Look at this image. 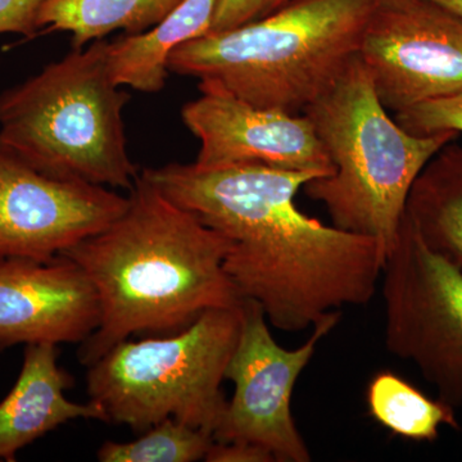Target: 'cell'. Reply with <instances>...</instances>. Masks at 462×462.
Listing matches in <instances>:
<instances>
[{"label":"cell","mask_w":462,"mask_h":462,"mask_svg":"<svg viewBox=\"0 0 462 462\" xmlns=\"http://www.w3.org/2000/svg\"><path fill=\"white\" fill-rule=\"evenodd\" d=\"M42 3L44 0H0V35L21 33L26 39L38 35Z\"/></svg>","instance_id":"cell-21"},{"label":"cell","mask_w":462,"mask_h":462,"mask_svg":"<svg viewBox=\"0 0 462 462\" xmlns=\"http://www.w3.org/2000/svg\"><path fill=\"white\" fill-rule=\"evenodd\" d=\"M199 88V98L181 111L185 126L200 143L197 165L252 163L321 178L334 172L329 154L305 114L257 107L211 85Z\"/></svg>","instance_id":"cell-11"},{"label":"cell","mask_w":462,"mask_h":462,"mask_svg":"<svg viewBox=\"0 0 462 462\" xmlns=\"http://www.w3.org/2000/svg\"><path fill=\"white\" fill-rule=\"evenodd\" d=\"M293 0H218L208 32H227L281 11Z\"/></svg>","instance_id":"cell-20"},{"label":"cell","mask_w":462,"mask_h":462,"mask_svg":"<svg viewBox=\"0 0 462 462\" xmlns=\"http://www.w3.org/2000/svg\"><path fill=\"white\" fill-rule=\"evenodd\" d=\"M394 120L413 135L462 133V91L398 112Z\"/></svg>","instance_id":"cell-19"},{"label":"cell","mask_w":462,"mask_h":462,"mask_svg":"<svg viewBox=\"0 0 462 462\" xmlns=\"http://www.w3.org/2000/svg\"><path fill=\"white\" fill-rule=\"evenodd\" d=\"M358 57L388 111L462 91V18L430 0L376 2Z\"/></svg>","instance_id":"cell-9"},{"label":"cell","mask_w":462,"mask_h":462,"mask_svg":"<svg viewBox=\"0 0 462 462\" xmlns=\"http://www.w3.org/2000/svg\"><path fill=\"white\" fill-rule=\"evenodd\" d=\"M303 114L334 166L331 175L307 182L303 191L324 205L334 226L378 240L388 256L413 182L458 134L406 132L380 102L358 56Z\"/></svg>","instance_id":"cell-4"},{"label":"cell","mask_w":462,"mask_h":462,"mask_svg":"<svg viewBox=\"0 0 462 462\" xmlns=\"http://www.w3.org/2000/svg\"><path fill=\"white\" fill-rule=\"evenodd\" d=\"M406 216L425 245L462 273V145L449 143L422 169Z\"/></svg>","instance_id":"cell-15"},{"label":"cell","mask_w":462,"mask_h":462,"mask_svg":"<svg viewBox=\"0 0 462 462\" xmlns=\"http://www.w3.org/2000/svg\"><path fill=\"white\" fill-rule=\"evenodd\" d=\"M181 0H44L39 27L44 32H72L74 50L123 30L126 35L158 25Z\"/></svg>","instance_id":"cell-16"},{"label":"cell","mask_w":462,"mask_h":462,"mask_svg":"<svg viewBox=\"0 0 462 462\" xmlns=\"http://www.w3.org/2000/svg\"><path fill=\"white\" fill-rule=\"evenodd\" d=\"M72 379L58 365L51 343L25 346L23 363L14 388L0 402V461L14 462L21 449L76 419L105 421L94 402L67 400Z\"/></svg>","instance_id":"cell-13"},{"label":"cell","mask_w":462,"mask_h":462,"mask_svg":"<svg viewBox=\"0 0 462 462\" xmlns=\"http://www.w3.org/2000/svg\"><path fill=\"white\" fill-rule=\"evenodd\" d=\"M430 2L436 3L439 7L445 8L456 16L462 18V0H430Z\"/></svg>","instance_id":"cell-23"},{"label":"cell","mask_w":462,"mask_h":462,"mask_svg":"<svg viewBox=\"0 0 462 462\" xmlns=\"http://www.w3.org/2000/svg\"><path fill=\"white\" fill-rule=\"evenodd\" d=\"M98 322L96 289L71 258H0V354L18 345L83 343Z\"/></svg>","instance_id":"cell-12"},{"label":"cell","mask_w":462,"mask_h":462,"mask_svg":"<svg viewBox=\"0 0 462 462\" xmlns=\"http://www.w3.org/2000/svg\"><path fill=\"white\" fill-rule=\"evenodd\" d=\"M207 462H276L269 451L249 443H212L207 452Z\"/></svg>","instance_id":"cell-22"},{"label":"cell","mask_w":462,"mask_h":462,"mask_svg":"<svg viewBox=\"0 0 462 462\" xmlns=\"http://www.w3.org/2000/svg\"><path fill=\"white\" fill-rule=\"evenodd\" d=\"M141 176L227 239L225 272L276 329H312L375 296L387 258L378 240L328 226L296 205L298 191L318 173L193 162Z\"/></svg>","instance_id":"cell-1"},{"label":"cell","mask_w":462,"mask_h":462,"mask_svg":"<svg viewBox=\"0 0 462 462\" xmlns=\"http://www.w3.org/2000/svg\"><path fill=\"white\" fill-rule=\"evenodd\" d=\"M242 322L243 303L208 310L171 336L118 343L89 366L91 402L106 422L138 433L175 419L214 434L226 409L221 384Z\"/></svg>","instance_id":"cell-6"},{"label":"cell","mask_w":462,"mask_h":462,"mask_svg":"<svg viewBox=\"0 0 462 462\" xmlns=\"http://www.w3.org/2000/svg\"><path fill=\"white\" fill-rule=\"evenodd\" d=\"M109 42L69 51L0 93V144L36 171L130 190L139 173L127 153L130 94L108 67Z\"/></svg>","instance_id":"cell-5"},{"label":"cell","mask_w":462,"mask_h":462,"mask_svg":"<svg viewBox=\"0 0 462 462\" xmlns=\"http://www.w3.org/2000/svg\"><path fill=\"white\" fill-rule=\"evenodd\" d=\"M127 207L129 197L51 178L0 144V258L51 260L105 230Z\"/></svg>","instance_id":"cell-10"},{"label":"cell","mask_w":462,"mask_h":462,"mask_svg":"<svg viewBox=\"0 0 462 462\" xmlns=\"http://www.w3.org/2000/svg\"><path fill=\"white\" fill-rule=\"evenodd\" d=\"M376 0H293L281 11L207 32L170 54V72L257 107L300 115L360 53Z\"/></svg>","instance_id":"cell-3"},{"label":"cell","mask_w":462,"mask_h":462,"mask_svg":"<svg viewBox=\"0 0 462 462\" xmlns=\"http://www.w3.org/2000/svg\"><path fill=\"white\" fill-rule=\"evenodd\" d=\"M369 413L394 436L433 442L443 425L458 430L454 407L433 400L392 372L376 374L367 388Z\"/></svg>","instance_id":"cell-17"},{"label":"cell","mask_w":462,"mask_h":462,"mask_svg":"<svg viewBox=\"0 0 462 462\" xmlns=\"http://www.w3.org/2000/svg\"><path fill=\"white\" fill-rule=\"evenodd\" d=\"M385 346L411 363L437 398L462 404V273L425 245L404 212L383 267Z\"/></svg>","instance_id":"cell-7"},{"label":"cell","mask_w":462,"mask_h":462,"mask_svg":"<svg viewBox=\"0 0 462 462\" xmlns=\"http://www.w3.org/2000/svg\"><path fill=\"white\" fill-rule=\"evenodd\" d=\"M214 438L208 431L165 419L134 442H106L97 457L102 462H194L205 460Z\"/></svg>","instance_id":"cell-18"},{"label":"cell","mask_w":462,"mask_h":462,"mask_svg":"<svg viewBox=\"0 0 462 462\" xmlns=\"http://www.w3.org/2000/svg\"><path fill=\"white\" fill-rule=\"evenodd\" d=\"M376 2H388V0H376Z\"/></svg>","instance_id":"cell-24"},{"label":"cell","mask_w":462,"mask_h":462,"mask_svg":"<svg viewBox=\"0 0 462 462\" xmlns=\"http://www.w3.org/2000/svg\"><path fill=\"white\" fill-rule=\"evenodd\" d=\"M340 314L319 322L302 346L285 349L270 333L260 303L243 302L242 329L225 373V379L233 382L234 394L212 434L215 442L263 447L278 462L312 460L291 413V396L319 343L338 325Z\"/></svg>","instance_id":"cell-8"},{"label":"cell","mask_w":462,"mask_h":462,"mask_svg":"<svg viewBox=\"0 0 462 462\" xmlns=\"http://www.w3.org/2000/svg\"><path fill=\"white\" fill-rule=\"evenodd\" d=\"M218 0H181L148 32L109 42L108 67L118 87L156 93L165 87L170 54L209 32Z\"/></svg>","instance_id":"cell-14"},{"label":"cell","mask_w":462,"mask_h":462,"mask_svg":"<svg viewBox=\"0 0 462 462\" xmlns=\"http://www.w3.org/2000/svg\"><path fill=\"white\" fill-rule=\"evenodd\" d=\"M227 251L224 236L139 175L126 211L62 254L98 298V327L81 343L80 363L91 366L130 336L179 333L208 310L242 305L225 272Z\"/></svg>","instance_id":"cell-2"}]
</instances>
